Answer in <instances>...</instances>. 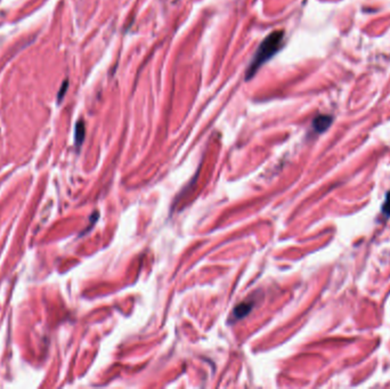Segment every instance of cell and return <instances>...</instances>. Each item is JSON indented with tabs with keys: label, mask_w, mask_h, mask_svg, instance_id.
<instances>
[{
	"label": "cell",
	"mask_w": 390,
	"mask_h": 389,
	"mask_svg": "<svg viewBox=\"0 0 390 389\" xmlns=\"http://www.w3.org/2000/svg\"><path fill=\"white\" fill-rule=\"evenodd\" d=\"M284 38L283 31H273L272 33H269L266 38H265L262 44L259 45L256 53H254L252 60L248 65V69L246 72V80L251 79V78L257 73V71L262 67L268 60L277 53V51L282 47Z\"/></svg>",
	"instance_id": "obj_1"
},
{
	"label": "cell",
	"mask_w": 390,
	"mask_h": 389,
	"mask_svg": "<svg viewBox=\"0 0 390 389\" xmlns=\"http://www.w3.org/2000/svg\"><path fill=\"white\" fill-rule=\"evenodd\" d=\"M253 307V303L252 302H244L240 305H237L235 309H234V312L232 314V318L235 319V320H240V319H243L244 316H246L250 310L252 309Z\"/></svg>",
	"instance_id": "obj_2"
},
{
	"label": "cell",
	"mask_w": 390,
	"mask_h": 389,
	"mask_svg": "<svg viewBox=\"0 0 390 389\" xmlns=\"http://www.w3.org/2000/svg\"><path fill=\"white\" fill-rule=\"evenodd\" d=\"M332 121V119L330 117L327 116H320L317 117L314 122H313V126H314V129L316 132L319 133H322L324 132L325 129H327V127L330 126V123Z\"/></svg>",
	"instance_id": "obj_3"
},
{
	"label": "cell",
	"mask_w": 390,
	"mask_h": 389,
	"mask_svg": "<svg viewBox=\"0 0 390 389\" xmlns=\"http://www.w3.org/2000/svg\"><path fill=\"white\" fill-rule=\"evenodd\" d=\"M85 133H86L85 123L84 121H79L77 123V127H76V144L78 145V146H80L82 142H84Z\"/></svg>",
	"instance_id": "obj_4"
},
{
	"label": "cell",
	"mask_w": 390,
	"mask_h": 389,
	"mask_svg": "<svg viewBox=\"0 0 390 389\" xmlns=\"http://www.w3.org/2000/svg\"><path fill=\"white\" fill-rule=\"evenodd\" d=\"M382 210H383V212H384V214H386V215H388V216L390 215V194H389V196L387 198L386 202H384Z\"/></svg>",
	"instance_id": "obj_5"
},
{
	"label": "cell",
	"mask_w": 390,
	"mask_h": 389,
	"mask_svg": "<svg viewBox=\"0 0 390 389\" xmlns=\"http://www.w3.org/2000/svg\"><path fill=\"white\" fill-rule=\"evenodd\" d=\"M66 88H67V81H65L64 84H63V86H62V88H61L60 94H59V101H61V100H62V97L64 96L65 91H66Z\"/></svg>",
	"instance_id": "obj_6"
}]
</instances>
